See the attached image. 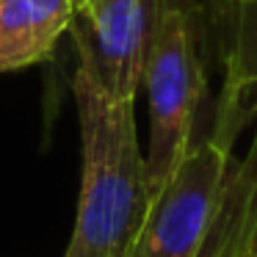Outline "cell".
I'll use <instances>...</instances> for the list:
<instances>
[{
	"instance_id": "obj_3",
	"label": "cell",
	"mask_w": 257,
	"mask_h": 257,
	"mask_svg": "<svg viewBox=\"0 0 257 257\" xmlns=\"http://www.w3.org/2000/svg\"><path fill=\"white\" fill-rule=\"evenodd\" d=\"M232 161V147L213 136L196 139L152 196L130 257H210Z\"/></svg>"
},
{
	"instance_id": "obj_11",
	"label": "cell",
	"mask_w": 257,
	"mask_h": 257,
	"mask_svg": "<svg viewBox=\"0 0 257 257\" xmlns=\"http://www.w3.org/2000/svg\"><path fill=\"white\" fill-rule=\"evenodd\" d=\"M238 257H243V254H238Z\"/></svg>"
},
{
	"instance_id": "obj_2",
	"label": "cell",
	"mask_w": 257,
	"mask_h": 257,
	"mask_svg": "<svg viewBox=\"0 0 257 257\" xmlns=\"http://www.w3.org/2000/svg\"><path fill=\"white\" fill-rule=\"evenodd\" d=\"M141 86L150 105L147 185L150 196H155L194 147L196 113L205 97L191 0H152V34Z\"/></svg>"
},
{
	"instance_id": "obj_7",
	"label": "cell",
	"mask_w": 257,
	"mask_h": 257,
	"mask_svg": "<svg viewBox=\"0 0 257 257\" xmlns=\"http://www.w3.org/2000/svg\"><path fill=\"white\" fill-rule=\"evenodd\" d=\"M205 3L210 6V12L216 14L218 20H232L243 12L257 9V0H205Z\"/></svg>"
},
{
	"instance_id": "obj_9",
	"label": "cell",
	"mask_w": 257,
	"mask_h": 257,
	"mask_svg": "<svg viewBox=\"0 0 257 257\" xmlns=\"http://www.w3.org/2000/svg\"><path fill=\"white\" fill-rule=\"evenodd\" d=\"M72 3H75V6H78V12H80V0H72Z\"/></svg>"
},
{
	"instance_id": "obj_1",
	"label": "cell",
	"mask_w": 257,
	"mask_h": 257,
	"mask_svg": "<svg viewBox=\"0 0 257 257\" xmlns=\"http://www.w3.org/2000/svg\"><path fill=\"white\" fill-rule=\"evenodd\" d=\"M72 97L83 174L78 218L64 257H130L152 202L136 130V102L108 94L83 56H78L72 75Z\"/></svg>"
},
{
	"instance_id": "obj_10",
	"label": "cell",
	"mask_w": 257,
	"mask_h": 257,
	"mask_svg": "<svg viewBox=\"0 0 257 257\" xmlns=\"http://www.w3.org/2000/svg\"><path fill=\"white\" fill-rule=\"evenodd\" d=\"M83 3H86V0H80V9H83Z\"/></svg>"
},
{
	"instance_id": "obj_4",
	"label": "cell",
	"mask_w": 257,
	"mask_h": 257,
	"mask_svg": "<svg viewBox=\"0 0 257 257\" xmlns=\"http://www.w3.org/2000/svg\"><path fill=\"white\" fill-rule=\"evenodd\" d=\"M69 34L102 89L136 102L150 50L152 0H86Z\"/></svg>"
},
{
	"instance_id": "obj_8",
	"label": "cell",
	"mask_w": 257,
	"mask_h": 257,
	"mask_svg": "<svg viewBox=\"0 0 257 257\" xmlns=\"http://www.w3.org/2000/svg\"><path fill=\"white\" fill-rule=\"evenodd\" d=\"M243 257H257V216H254V227H251L249 243H246V254Z\"/></svg>"
},
{
	"instance_id": "obj_6",
	"label": "cell",
	"mask_w": 257,
	"mask_h": 257,
	"mask_svg": "<svg viewBox=\"0 0 257 257\" xmlns=\"http://www.w3.org/2000/svg\"><path fill=\"white\" fill-rule=\"evenodd\" d=\"M254 122H257V108H254ZM224 199L240 216H254L257 213V127L246 155L240 161H232Z\"/></svg>"
},
{
	"instance_id": "obj_5",
	"label": "cell",
	"mask_w": 257,
	"mask_h": 257,
	"mask_svg": "<svg viewBox=\"0 0 257 257\" xmlns=\"http://www.w3.org/2000/svg\"><path fill=\"white\" fill-rule=\"evenodd\" d=\"M75 17L72 0H0V72L47 61Z\"/></svg>"
}]
</instances>
